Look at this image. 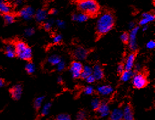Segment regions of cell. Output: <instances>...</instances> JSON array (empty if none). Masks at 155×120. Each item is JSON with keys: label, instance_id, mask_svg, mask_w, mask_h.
Returning <instances> with one entry per match:
<instances>
[{"label": "cell", "instance_id": "1", "mask_svg": "<svg viewBox=\"0 0 155 120\" xmlns=\"http://www.w3.org/2000/svg\"><path fill=\"white\" fill-rule=\"evenodd\" d=\"M115 17L112 13L106 12L100 15L96 23V32L99 36L109 32L114 27Z\"/></svg>", "mask_w": 155, "mask_h": 120}, {"label": "cell", "instance_id": "2", "mask_svg": "<svg viewBox=\"0 0 155 120\" xmlns=\"http://www.w3.org/2000/svg\"><path fill=\"white\" fill-rule=\"evenodd\" d=\"M77 6L81 12L92 17L96 16L100 10L96 0H77Z\"/></svg>", "mask_w": 155, "mask_h": 120}, {"label": "cell", "instance_id": "3", "mask_svg": "<svg viewBox=\"0 0 155 120\" xmlns=\"http://www.w3.org/2000/svg\"><path fill=\"white\" fill-rule=\"evenodd\" d=\"M132 84L134 88L142 89L147 85L148 81L143 74L138 73L133 75L132 78Z\"/></svg>", "mask_w": 155, "mask_h": 120}, {"label": "cell", "instance_id": "4", "mask_svg": "<svg viewBox=\"0 0 155 120\" xmlns=\"http://www.w3.org/2000/svg\"><path fill=\"white\" fill-rule=\"evenodd\" d=\"M83 68L84 66L80 61H73L71 63L70 66V71L72 78L74 79L80 78Z\"/></svg>", "mask_w": 155, "mask_h": 120}, {"label": "cell", "instance_id": "5", "mask_svg": "<svg viewBox=\"0 0 155 120\" xmlns=\"http://www.w3.org/2000/svg\"><path fill=\"white\" fill-rule=\"evenodd\" d=\"M139 31V27L136 26L134 28L131 29V32L129 34L130 37H129V47L131 51H135L137 49V35Z\"/></svg>", "mask_w": 155, "mask_h": 120}, {"label": "cell", "instance_id": "6", "mask_svg": "<svg viewBox=\"0 0 155 120\" xmlns=\"http://www.w3.org/2000/svg\"><path fill=\"white\" fill-rule=\"evenodd\" d=\"M88 54V51L83 47H78L74 50V56L78 61H82L86 59Z\"/></svg>", "mask_w": 155, "mask_h": 120}, {"label": "cell", "instance_id": "7", "mask_svg": "<svg viewBox=\"0 0 155 120\" xmlns=\"http://www.w3.org/2000/svg\"><path fill=\"white\" fill-rule=\"evenodd\" d=\"M19 15L23 19L25 20H31L34 16L35 11L31 7L27 6L23 8L20 11Z\"/></svg>", "mask_w": 155, "mask_h": 120}, {"label": "cell", "instance_id": "8", "mask_svg": "<svg viewBox=\"0 0 155 120\" xmlns=\"http://www.w3.org/2000/svg\"><path fill=\"white\" fill-rule=\"evenodd\" d=\"M12 98L15 100L20 99L23 93V87L21 84L15 85L10 91Z\"/></svg>", "mask_w": 155, "mask_h": 120}, {"label": "cell", "instance_id": "9", "mask_svg": "<svg viewBox=\"0 0 155 120\" xmlns=\"http://www.w3.org/2000/svg\"><path fill=\"white\" fill-rule=\"evenodd\" d=\"M97 91L99 94L106 97L113 93L114 88L110 85H101L97 87Z\"/></svg>", "mask_w": 155, "mask_h": 120}, {"label": "cell", "instance_id": "10", "mask_svg": "<svg viewBox=\"0 0 155 120\" xmlns=\"http://www.w3.org/2000/svg\"><path fill=\"white\" fill-rule=\"evenodd\" d=\"M20 59L23 60H30L33 56V51L31 48L27 46L25 50L16 54Z\"/></svg>", "mask_w": 155, "mask_h": 120}, {"label": "cell", "instance_id": "11", "mask_svg": "<svg viewBox=\"0 0 155 120\" xmlns=\"http://www.w3.org/2000/svg\"><path fill=\"white\" fill-rule=\"evenodd\" d=\"M93 68L92 75L95 78L96 81L102 80L104 77V71H103L102 67L99 64H96Z\"/></svg>", "mask_w": 155, "mask_h": 120}, {"label": "cell", "instance_id": "12", "mask_svg": "<svg viewBox=\"0 0 155 120\" xmlns=\"http://www.w3.org/2000/svg\"><path fill=\"white\" fill-rule=\"evenodd\" d=\"M135 59H136V54L134 53L130 54L127 57L125 63L124 64V67L125 70L132 71L133 68H134V66Z\"/></svg>", "mask_w": 155, "mask_h": 120}, {"label": "cell", "instance_id": "13", "mask_svg": "<svg viewBox=\"0 0 155 120\" xmlns=\"http://www.w3.org/2000/svg\"><path fill=\"white\" fill-rule=\"evenodd\" d=\"M142 18L139 21V25L142 26L148 25V24L153 21L155 19V16L153 14L150 12H145L142 15Z\"/></svg>", "mask_w": 155, "mask_h": 120}, {"label": "cell", "instance_id": "14", "mask_svg": "<svg viewBox=\"0 0 155 120\" xmlns=\"http://www.w3.org/2000/svg\"><path fill=\"white\" fill-rule=\"evenodd\" d=\"M97 112L101 117H106L110 115V110L109 106L106 103H101L100 106L97 109Z\"/></svg>", "mask_w": 155, "mask_h": 120}, {"label": "cell", "instance_id": "15", "mask_svg": "<svg viewBox=\"0 0 155 120\" xmlns=\"http://www.w3.org/2000/svg\"><path fill=\"white\" fill-rule=\"evenodd\" d=\"M89 16L87 15V14L80 12L79 13H75L73 14L72 15V20L74 21H77V22H79V23H84L87 21L88 18H89Z\"/></svg>", "mask_w": 155, "mask_h": 120}, {"label": "cell", "instance_id": "16", "mask_svg": "<svg viewBox=\"0 0 155 120\" xmlns=\"http://www.w3.org/2000/svg\"><path fill=\"white\" fill-rule=\"evenodd\" d=\"M123 120H134L132 108L130 105H126L123 110Z\"/></svg>", "mask_w": 155, "mask_h": 120}, {"label": "cell", "instance_id": "17", "mask_svg": "<svg viewBox=\"0 0 155 120\" xmlns=\"http://www.w3.org/2000/svg\"><path fill=\"white\" fill-rule=\"evenodd\" d=\"M123 112L119 108L114 109L110 113V120H123Z\"/></svg>", "mask_w": 155, "mask_h": 120}, {"label": "cell", "instance_id": "18", "mask_svg": "<svg viewBox=\"0 0 155 120\" xmlns=\"http://www.w3.org/2000/svg\"><path fill=\"white\" fill-rule=\"evenodd\" d=\"M47 12L44 9H39L35 14V18L38 22L44 21L47 17Z\"/></svg>", "mask_w": 155, "mask_h": 120}, {"label": "cell", "instance_id": "19", "mask_svg": "<svg viewBox=\"0 0 155 120\" xmlns=\"http://www.w3.org/2000/svg\"><path fill=\"white\" fill-rule=\"evenodd\" d=\"M5 53L7 57L9 58H13L16 56V51L14 45L11 44H8L6 45L5 48Z\"/></svg>", "mask_w": 155, "mask_h": 120}, {"label": "cell", "instance_id": "20", "mask_svg": "<svg viewBox=\"0 0 155 120\" xmlns=\"http://www.w3.org/2000/svg\"><path fill=\"white\" fill-rule=\"evenodd\" d=\"M92 73H93V68L89 65H85L83 68L81 75V78L85 80L88 76H91Z\"/></svg>", "mask_w": 155, "mask_h": 120}, {"label": "cell", "instance_id": "21", "mask_svg": "<svg viewBox=\"0 0 155 120\" xmlns=\"http://www.w3.org/2000/svg\"><path fill=\"white\" fill-rule=\"evenodd\" d=\"M133 75H134V74H133L132 71L124 70L121 74L120 79L123 82H127L132 79Z\"/></svg>", "mask_w": 155, "mask_h": 120}, {"label": "cell", "instance_id": "22", "mask_svg": "<svg viewBox=\"0 0 155 120\" xmlns=\"http://www.w3.org/2000/svg\"><path fill=\"white\" fill-rule=\"evenodd\" d=\"M61 61V59L60 56L57 55H51L48 59V62L54 66H57L60 62Z\"/></svg>", "mask_w": 155, "mask_h": 120}, {"label": "cell", "instance_id": "23", "mask_svg": "<svg viewBox=\"0 0 155 120\" xmlns=\"http://www.w3.org/2000/svg\"><path fill=\"white\" fill-rule=\"evenodd\" d=\"M11 9V7L8 4L3 1H0V12L4 14H9Z\"/></svg>", "mask_w": 155, "mask_h": 120}, {"label": "cell", "instance_id": "24", "mask_svg": "<svg viewBox=\"0 0 155 120\" xmlns=\"http://www.w3.org/2000/svg\"><path fill=\"white\" fill-rule=\"evenodd\" d=\"M27 46H28L27 45V44L22 41H18V42H16L14 45L15 51H16V54L17 53L21 52L23 50H25Z\"/></svg>", "mask_w": 155, "mask_h": 120}, {"label": "cell", "instance_id": "25", "mask_svg": "<svg viewBox=\"0 0 155 120\" xmlns=\"http://www.w3.org/2000/svg\"><path fill=\"white\" fill-rule=\"evenodd\" d=\"M44 98H45V97H44V96H42V97H39L35 100V101H34V107L36 109L38 110L42 106V104L43 103Z\"/></svg>", "mask_w": 155, "mask_h": 120}, {"label": "cell", "instance_id": "26", "mask_svg": "<svg viewBox=\"0 0 155 120\" xmlns=\"http://www.w3.org/2000/svg\"><path fill=\"white\" fill-rule=\"evenodd\" d=\"M35 69L36 68H35V65L31 62L28 63L25 66V69H26V71H27V73L29 75H31V74L34 73Z\"/></svg>", "mask_w": 155, "mask_h": 120}, {"label": "cell", "instance_id": "27", "mask_svg": "<svg viewBox=\"0 0 155 120\" xmlns=\"http://www.w3.org/2000/svg\"><path fill=\"white\" fill-rule=\"evenodd\" d=\"M101 104V100L98 98H95L92 100L91 103V107L93 110H97V109L100 106Z\"/></svg>", "mask_w": 155, "mask_h": 120}, {"label": "cell", "instance_id": "28", "mask_svg": "<svg viewBox=\"0 0 155 120\" xmlns=\"http://www.w3.org/2000/svg\"><path fill=\"white\" fill-rule=\"evenodd\" d=\"M4 20L7 24H11L14 21L15 17L11 14H6L4 15Z\"/></svg>", "mask_w": 155, "mask_h": 120}, {"label": "cell", "instance_id": "29", "mask_svg": "<svg viewBox=\"0 0 155 120\" xmlns=\"http://www.w3.org/2000/svg\"><path fill=\"white\" fill-rule=\"evenodd\" d=\"M51 107V103H47L45 104L41 110V113L42 115H47L49 113V110Z\"/></svg>", "mask_w": 155, "mask_h": 120}, {"label": "cell", "instance_id": "30", "mask_svg": "<svg viewBox=\"0 0 155 120\" xmlns=\"http://www.w3.org/2000/svg\"><path fill=\"white\" fill-rule=\"evenodd\" d=\"M94 91V87L91 85L87 86L84 90V93L86 95H91V94H93Z\"/></svg>", "mask_w": 155, "mask_h": 120}, {"label": "cell", "instance_id": "31", "mask_svg": "<svg viewBox=\"0 0 155 120\" xmlns=\"http://www.w3.org/2000/svg\"><path fill=\"white\" fill-rule=\"evenodd\" d=\"M54 21L52 20H48L44 24V28L45 31H50L53 26Z\"/></svg>", "mask_w": 155, "mask_h": 120}, {"label": "cell", "instance_id": "32", "mask_svg": "<svg viewBox=\"0 0 155 120\" xmlns=\"http://www.w3.org/2000/svg\"><path fill=\"white\" fill-rule=\"evenodd\" d=\"M129 37H130V35H129V34L127 32H123L121 34V36H120V39L121 40V42L123 43H127L128 41H129Z\"/></svg>", "mask_w": 155, "mask_h": 120}, {"label": "cell", "instance_id": "33", "mask_svg": "<svg viewBox=\"0 0 155 120\" xmlns=\"http://www.w3.org/2000/svg\"><path fill=\"white\" fill-rule=\"evenodd\" d=\"M56 120H72L70 116L68 114H60L56 118Z\"/></svg>", "mask_w": 155, "mask_h": 120}, {"label": "cell", "instance_id": "34", "mask_svg": "<svg viewBox=\"0 0 155 120\" xmlns=\"http://www.w3.org/2000/svg\"><path fill=\"white\" fill-rule=\"evenodd\" d=\"M86 118V113L84 111H81L77 115L76 120H85Z\"/></svg>", "mask_w": 155, "mask_h": 120}, {"label": "cell", "instance_id": "35", "mask_svg": "<svg viewBox=\"0 0 155 120\" xmlns=\"http://www.w3.org/2000/svg\"><path fill=\"white\" fill-rule=\"evenodd\" d=\"M34 34H35V30H34L33 28H29L26 29L25 30V32H24L25 35L27 36V37H31Z\"/></svg>", "mask_w": 155, "mask_h": 120}, {"label": "cell", "instance_id": "36", "mask_svg": "<svg viewBox=\"0 0 155 120\" xmlns=\"http://www.w3.org/2000/svg\"><path fill=\"white\" fill-rule=\"evenodd\" d=\"M66 68V63L63 60H61V61L57 65V69L58 71H63Z\"/></svg>", "mask_w": 155, "mask_h": 120}, {"label": "cell", "instance_id": "37", "mask_svg": "<svg viewBox=\"0 0 155 120\" xmlns=\"http://www.w3.org/2000/svg\"><path fill=\"white\" fill-rule=\"evenodd\" d=\"M62 39H63L62 35L60 34H58V35H56L53 38V42L55 44H58V43H60L62 41Z\"/></svg>", "mask_w": 155, "mask_h": 120}, {"label": "cell", "instance_id": "38", "mask_svg": "<svg viewBox=\"0 0 155 120\" xmlns=\"http://www.w3.org/2000/svg\"><path fill=\"white\" fill-rule=\"evenodd\" d=\"M147 48L148 50H153L155 48V42L154 40H150L146 44Z\"/></svg>", "mask_w": 155, "mask_h": 120}, {"label": "cell", "instance_id": "39", "mask_svg": "<svg viewBox=\"0 0 155 120\" xmlns=\"http://www.w3.org/2000/svg\"><path fill=\"white\" fill-rule=\"evenodd\" d=\"M56 25L59 28H64L65 26V22L61 20H57L56 21Z\"/></svg>", "mask_w": 155, "mask_h": 120}, {"label": "cell", "instance_id": "40", "mask_svg": "<svg viewBox=\"0 0 155 120\" xmlns=\"http://www.w3.org/2000/svg\"><path fill=\"white\" fill-rule=\"evenodd\" d=\"M124 65L122 63H120L118 65L117 67V73L120 75H121L123 72L124 71Z\"/></svg>", "mask_w": 155, "mask_h": 120}, {"label": "cell", "instance_id": "41", "mask_svg": "<svg viewBox=\"0 0 155 120\" xmlns=\"http://www.w3.org/2000/svg\"><path fill=\"white\" fill-rule=\"evenodd\" d=\"M85 80L87 82V83H88V84H93L96 81L95 78H94V76L92 75L91 76H88Z\"/></svg>", "mask_w": 155, "mask_h": 120}, {"label": "cell", "instance_id": "42", "mask_svg": "<svg viewBox=\"0 0 155 120\" xmlns=\"http://www.w3.org/2000/svg\"><path fill=\"white\" fill-rule=\"evenodd\" d=\"M136 23L134 21H131L130 23H129V28L133 29V28H134L136 27Z\"/></svg>", "mask_w": 155, "mask_h": 120}, {"label": "cell", "instance_id": "43", "mask_svg": "<svg viewBox=\"0 0 155 120\" xmlns=\"http://www.w3.org/2000/svg\"><path fill=\"white\" fill-rule=\"evenodd\" d=\"M5 85V81H4L3 79L0 78V88L3 87Z\"/></svg>", "mask_w": 155, "mask_h": 120}, {"label": "cell", "instance_id": "44", "mask_svg": "<svg viewBox=\"0 0 155 120\" xmlns=\"http://www.w3.org/2000/svg\"><path fill=\"white\" fill-rule=\"evenodd\" d=\"M134 68H135V69L136 71H139L141 69V66H140V65L139 64H136V65H134Z\"/></svg>", "mask_w": 155, "mask_h": 120}, {"label": "cell", "instance_id": "45", "mask_svg": "<svg viewBox=\"0 0 155 120\" xmlns=\"http://www.w3.org/2000/svg\"><path fill=\"white\" fill-rule=\"evenodd\" d=\"M50 13L51 14H56L57 13V11L56 9H53L51 10V11L50 12Z\"/></svg>", "mask_w": 155, "mask_h": 120}, {"label": "cell", "instance_id": "46", "mask_svg": "<svg viewBox=\"0 0 155 120\" xmlns=\"http://www.w3.org/2000/svg\"><path fill=\"white\" fill-rule=\"evenodd\" d=\"M148 28V25H145V26H143V31H146Z\"/></svg>", "mask_w": 155, "mask_h": 120}, {"label": "cell", "instance_id": "47", "mask_svg": "<svg viewBox=\"0 0 155 120\" xmlns=\"http://www.w3.org/2000/svg\"><path fill=\"white\" fill-rule=\"evenodd\" d=\"M63 81V79L61 78V77H58V83H61Z\"/></svg>", "mask_w": 155, "mask_h": 120}]
</instances>
